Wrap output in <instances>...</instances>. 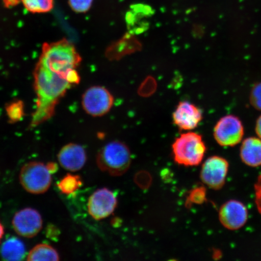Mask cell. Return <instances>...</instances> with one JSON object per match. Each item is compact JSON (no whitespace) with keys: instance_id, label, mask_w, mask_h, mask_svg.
Here are the masks:
<instances>
[{"instance_id":"ffe728a7","label":"cell","mask_w":261,"mask_h":261,"mask_svg":"<svg viewBox=\"0 0 261 261\" xmlns=\"http://www.w3.org/2000/svg\"><path fill=\"white\" fill-rule=\"evenodd\" d=\"M205 190L203 188H198L193 189L189 194L187 200L186 201L187 206H191L192 204H201L205 200Z\"/></svg>"},{"instance_id":"6da1fadb","label":"cell","mask_w":261,"mask_h":261,"mask_svg":"<svg viewBox=\"0 0 261 261\" xmlns=\"http://www.w3.org/2000/svg\"><path fill=\"white\" fill-rule=\"evenodd\" d=\"M33 74L37 99L30 126L35 128L54 116L58 103L72 86L68 83L65 74L52 71L40 61L35 65Z\"/></svg>"},{"instance_id":"d6986e66","label":"cell","mask_w":261,"mask_h":261,"mask_svg":"<svg viewBox=\"0 0 261 261\" xmlns=\"http://www.w3.org/2000/svg\"><path fill=\"white\" fill-rule=\"evenodd\" d=\"M26 10L32 14H43L52 11L54 0H21Z\"/></svg>"},{"instance_id":"cb8c5ba5","label":"cell","mask_w":261,"mask_h":261,"mask_svg":"<svg viewBox=\"0 0 261 261\" xmlns=\"http://www.w3.org/2000/svg\"><path fill=\"white\" fill-rule=\"evenodd\" d=\"M254 193L257 210L261 215V174L257 178L256 184L254 185Z\"/></svg>"},{"instance_id":"7402d4cb","label":"cell","mask_w":261,"mask_h":261,"mask_svg":"<svg viewBox=\"0 0 261 261\" xmlns=\"http://www.w3.org/2000/svg\"><path fill=\"white\" fill-rule=\"evenodd\" d=\"M93 0H68V4L73 11L85 13L89 11Z\"/></svg>"},{"instance_id":"8fae6325","label":"cell","mask_w":261,"mask_h":261,"mask_svg":"<svg viewBox=\"0 0 261 261\" xmlns=\"http://www.w3.org/2000/svg\"><path fill=\"white\" fill-rule=\"evenodd\" d=\"M218 216L225 228L230 230H238L247 223V208L241 202L231 200L221 205Z\"/></svg>"},{"instance_id":"7a4b0ae2","label":"cell","mask_w":261,"mask_h":261,"mask_svg":"<svg viewBox=\"0 0 261 261\" xmlns=\"http://www.w3.org/2000/svg\"><path fill=\"white\" fill-rule=\"evenodd\" d=\"M40 61L49 69L65 74L81 64L82 58L72 42L63 38L42 44Z\"/></svg>"},{"instance_id":"2e32d148","label":"cell","mask_w":261,"mask_h":261,"mask_svg":"<svg viewBox=\"0 0 261 261\" xmlns=\"http://www.w3.org/2000/svg\"><path fill=\"white\" fill-rule=\"evenodd\" d=\"M60 259L58 251L47 244H37L32 248L27 256V260L30 261H57Z\"/></svg>"},{"instance_id":"30bf717a","label":"cell","mask_w":261,"mask_h":261,"mask_svg":"<svg viewBox=\"0 0 261 261\" xmlns=\"http://www.w3.org/2000/svg\"><path fill=\"white\" fill-rule=\"evenodd\" d=\"M117 204L116 196L107 188L98 189L91 195L88 201V212L96 220L109 217L116 210Z\"/></svg>"},{"instance_id":"4fadbf2b","label":"cell","mask_w":261,"mask_h":261,"mask_svg":"<svg viewBox=\"0 0 261 261\" xmlns=\"http://www.w3.org/2000/svg\"><path fill=\"white\" fill-rule=\"evenodd\" d=\"M59 163L65 170L77 172L87 162L86 150L76 143H68L60 149L58 154Z\"/></svg>"},{"instance_id":"484cf974","label":"cell","mask_w":261,"mask_h":261,"mask_svg":"<svg viewBox=\"0 0 261 261\" xmlns=\"http://www.w3.org/2000/svg\"><path fill=\"white\" fill-rule=\"evenodd\" d=\"M255 132L258 138L261 139V115L257 118L255 125Z\"/></svg>"},{"instance_id":"9c48e42d","label":"cell","mask_w":261,"mask_h":261,"mask_svg":"<svg viewBox=\"0 0 261 261\" xmlns=\"http://www.w3.org/2000/svg\"><path fill=\"white\" fill-rule=\"evenodd\" d=\"M12 224L15 232L19 236L32 238L40 232L43 221L37 210L26 207L16 212L13 218Z\"/></svg>"},{"instance_id":"4316f807","label":"cell","mask_w":261,"mask_h":261,"mask_svg":"<svg viewBox=\"0 0 261 261\" xmlns=\"http://www.w3.org/2000/svg\"><path fill=\"white\" fill-rule=\"evenodd\" d=\"M19 0H3L5 6L7 8L14 7L19 3Z\"/></svg>"},{"instance_id":"9a60e30c","label":"cell","mask_w":261,"mask_h":261,"mask_svg":"<svg viewBox=\"0 0 261 261\" xmlns=\"http://www.w3.org/2000/svg\"><path fill=\"white\" fill-rule=\"evenodd\" d=\"M25 245L17 238L12 237L3 244L0 254L6 260H21L25 256Z\"/></svg>"},{"instance_id":"e0dca14e","label":"cell","mask_w":261,"mask_h":261,"mask_svg":"<svg viewBox=\"0 0 261 261\" xmlns=\"http://www.w3.org/2000/svg\"><path fill=\"white\" fill-rule=\"evenodd\" d=\"M5 110L10 123L21 121L25 116L24 103L21 100L15 99L6 104Z\"/></svg>"},{"instance_id":"83f0119b","label":"cell","mask_w":261,"mask_h":261,"mask_svg":"<svg viewBox=\"0 0 261 261\" xmlns=\"http://www.w3.org/2000/svg\"><path fill=\"white\" fill-rule=\"evenodd\" d=\"M47 166L49 171L51 172V174H53V173H55L58 170V166L56 163H49L47 164Z\"/></svg>"},{"instance_id":"3957f363","label":"cell","mask_w":261,"mask_h":261,"mask_svg":"<svg viewBox=\"0 0 261 261\" xmlns=\"http://www.w3.org/2000/svg\"><path fill=\"white\" fill-rule=\"evenodd\" d=\"M130 162L132 155L128 147L120 141L108 143L97 156L98 167L113 176L125 174L130 167Z\"/></svg>"},{"instance_id":"5b68a950","label":"cell","mask_w":261,"mask_h":261,"mask_svg":"<svg viewBox=\"0 0 261 261\" xmlns=\"http://www.w3.org/2000/svg\"><path fill=\"white\" fill-rule=\"evenodd\" d=\"M51 173L44 163L32 161L25 163L19 172V181L26 191L32 194L45 193L52 182Z\"/></svg>"},{"instance_id":"277c9868","label":"cell","mask_w":261,"mask_h":261,"mask_svg":"<svg viewBox=\"0 0 261 261\" xmlns=\"http://www.w3.org/2000/svg\"><path fill=\"white\" fill-rule=\"evenodd\" d=\"M172 148L175 162L185 166L200 165L206 151L201 136L194 132L182 134L175 139Z\"/></svg>"},{"instance_id":"44dd1931","label":"cell","mask_w":261,"mask_h":261,"mask_svg":"<svg viewBox=\"0 0 261 261\" xmlns=\"http://www.w3.org/2000/svg\"><path fill=\"white\" fill-rule=\"evenodd\" d=\"M250 102L254 109L261 112V82L254 85L251 90Z\"/></svg>"},{"instance_id":"ba28073f","label":"cell","mask_w":261,"mask_h":261,"mask_svg":"<svg viewBox=\"0 0 261 261\" xmlns=\"http://www.w3.org/2000/svg\"><path fill=\"white\" fill-rule=\"evenodd\" d=\"M228 171V163L219 156H212L202 165L200 178L208 188L219 190L224 187Z\"/></svg>"},{"instance_id":"f1b7e54d","label":"cell","mask_w":261,"mask_h":261,"mask_svg":"<svg viewBox=\"0 0 261 261\" xmlns=\"http://www.w3.org/2000/svg\"><path fill=\"white\" fill-rule=\"evenodd\" d=\"M5 234L4 227H3L2 224L0 223V241H1L3 236Z\"/></svg>"},{"instance_id":"5bb4252c","label":"cell","mask_w":261,"mask_h":261,"mask_svg":"<svg viewBox=\"0 0 261 261\" xmlns=\"http://www.w3.org/2000/svg\"><path fill=\"white\" fill-rule=\"evenodd\" d=\"M240 156L247 166H261V139L254 137L245 139L241 146Z\"/></svg>"},{"instance_id":"52a82bcc","label":"cell","mask_w":261,"mask_h":261,"mask_svg":"<svg viewBox=\"0 0 261 261\" xmlns=\"http://www.w3.org/2000/svg\"><path fill=\"white\" fill-rule=\"evenodd\" d=\"M114 97L106 88L94 86L86 91L82 99L83 109L89 115L100 117L109 113L114 104Z\"/></svg>"},{"instance_id":"8992f818","label":"cell","mask_w":261,"mask_h":261,"mask_svg":"<svg viewBox=\"0 0 261 261\" xmlns=\"http://www.w3.org/2000/svg\"><path fill=\"white\" fill-rule=\"evenodd\" d=\"M244 129L241 120L233 115L225 116L218 120L214 129V137L221 146L232 147L242 141Z\"/></svg>"},{"instance_id":"603a6c76","label":"cell","mask_w":261,"mask_h":261,"mask_svg":"<svg viewBox=\"0 0 261 261\" xmlns=\"http://www.w3.org/2000/svg\"><path fill=\"white\" fill-rule=\"evenodd\" d=\"M135 182L138 187L143 189L149 188L152 182L151 175L149 173L145 171L137 173L135 178Z\"/></svg>"},{"instance_id":"d4e9b609","label":"cell","mask_w":261,"mask_h":261,"mask_svg":"<svg viewBox=\"0 0 261 261\" xmlns=\"http://www.w3.org/2000/svg\"><path fill=\"white\" fill-rule=\"evenodd\" d=\"M65 77H66V80L68 83L70 84L72 86L74 85H77L81 81V77L76 68H72V69L68 70L66 74H65Z\"/></svg>"},{"instance_id":"7c38bea8","label":"cell","mask_w":261,"mask_h":261,"mask_svg":"<svg viewBox=\"0 0 261 261\" xmlns=\"http://www.w3.org/2000/svg\"><path fill=\"white\" fill-rule=\"evenodd\" d=\"M173 122L181 130L195 129L203 119L200 108L187 101L178 103L172 114Z\"/></svg>"},{"instance_id":"ac0fdd59","label":"cell","mask_w":261,"mask_h":261,"mask_svg":"<svg viewBox=\"0 0 261 261\" xmlns=\"http://www.w3.org/2000/svg\"><path fill=\"white\" fill-rule=\"evenodd\" d=\"M82 185L83 181L79 175L68 174L59 181L58 187L62 193L70 195L77 191Z\"/></svg>"}]
</instances>
